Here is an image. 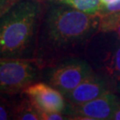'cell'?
Wrapping results in <instances>:
<instances>
[{
	"instance_id": "cell-18",
	"label": "cell",
	"mask_w": 120,
	"mask_h": 120,
	"mask_svg": "<svg viewBox=\"0 0 120 120\" xmlns=\"http://www.w3.org/2000/svg\"><path fill=\"white\" fill-rule=\"evenodd\" d=\"M41 1H42V0H41Z\"/></svg>"
},
{
	"instance_id": "cell-6",
	"label": "cell",
	"mask_w": 120,
	"mask_h": 120,
	"mask_svg": "<svg viewBox=\"0 0 120 120\" xmlns=\"http://www.w3.org/2000/svg\"><path fill=\"white\" fill-rule=\"evenodd\" d=\"M33 103L38 112H62L66 108V99L60 91L43 82L33 83L22 92ZM40 115V114H39Z\"/></svg>"
},
{
	"instance_id": "cell-16",
	"label": "cell",
	"mask_w": 120,
	"mask_h": 120,
	"mask_svg": "<svg viewBox=\"0 0 120 120\" xmlns=\"http://www.w3.org/2000/svg\"><path fill=\"white\" fill-rule=\"evenodd\" d=\"M116 31V33L118 34V36L120 37V22L117 23V25H116V30H115Z\"/></svg>"
},
{
	"instance_id": "cell-17",
	"label": "cell",
	"mask_w": 120,
	"mask_h": 120,
	"mask_svg": "<svg viewBox=\"0 0 120 120\" xmlns=\"http://www.w3.org/2000/svg\"><path fill=\"white\" fill-rule=\"evenodd\" d=\"M116 0H101L102 4H109V3H113Z\"/></svg>"
},
{
	"instance_id": "cell-2",
	"label": "cell",
	"mask_w": 120,
	"mask_h": 120,
	"mask_svg": "<svg viewBox=\"0 0 120 120\" xmlns=\"http://www.w3.org/2000/svg\"><path fill=\"white\" fill-rule=\"evenodd\" d=\"M41 0H16L0 15V58H36Z\"/></svg>"
},
{
	"instance_id": "cell-14",
	"label": "cell",
	"mask_w": 120,
	"mask_h": 120,
	"mask_svg": "<svg viewBox=\"0 0 120 120\" xmlns=\"http://www.w3.org/2000/svg\"><path fill=\"white\" fill-rule=\"evenodd\" d=\"M16 0H0V15L5 12Z\"/></svg>"
},
{
	"instance_id": "cell-13",
	"label": "cell",
	"mask_w": 120,
	"mask_h": 120,
	"mask_svg": "<svg viewBox=\"0 0 120 120\" xmlns=\"http://www.w3.org/2000/svg\"><path fill=\"white\" fill-rule=\"evenodd\" d=\"M40 118L42 120H60L65 117L61 112L57 111H43L40 112Z\"/></svg>"
},
{
	"instance_id": "cell-9",
	"label": "cell",
	"mask_w": 120,
	"mask_h": 120,
	"mask_svg": "<svg viewBox=\"0 0 120 120\" xmlns=\"http://www.w3.org/2000/svg\"><path fill=\"white\" fill-rule=\"evenodd\" d=\"M55 4H62L70 6L83 13L97 15L101 8V0H49Z\"/></svg>"
},
{
	"instance_id": "cell-7",
	"label": "cell",
	"mask_w": 120,
	"mask_h": 120,
	"mask_svg": "<svg viewBox=\"0 0 120 120\" xmlns=\"http://www.w3.org/2000/svg\"><path fill=\"white\" fill-rule=\"evenodd\" d=\"M106 92H108V88L104 80L93 74L76 88L66 94L64 97L70 105H77L98 98Z\"/></svg>"
},
{
	"instance_id": "cell-1",
	"label": "cell",
	"mask_w": 120,
	"mask_h": 120,
	"mask_svg": "<svg viewBox=\"0 0 120 120\" xmlns=\"http://www.w3.org/2000/svg\"><path fill=\"white\" fill-rule=\"evenodd\" d=\"M99 14H87L62 4L52 6L39 28L36 58L75 48L99 30Z\"/></svg>"
},
{
	"instance_id": "cell-12",
	"label": "cell",
	"mask_w": 120,
	"mask_h": 120,
	"mask_svg": "<svg viewBox=\"0 0 120 120\" xmlns=\"http://www.w3.org/2000/svg\"><path fill=\"white\" fill-rule=\"evenodd\" d=\"M114 13H120V0H116L115 2L109 3V4H102L99 15Z\"/></svg>"
},
{
	"instance_id": "cell-5",
	"label": "cell",
	"mask_w": 120,
	"mask_h": 120,
	"mask_svg": "<svg viewBox=\"0 0 120 120\" xmlns=\"http://www.w3.org/2000/svg\"><path fill=\"white\" fill-rule=\"evenodd\" d=\"M118 107L119 104L116 96L108 91L90 101L71 105L70 113L75 118L79 119H111Z\"/></svg>"
},
{
	"instance_id": "cell-3",
	"label": "cell",
	"mask_w": 120,
	"mask_h": 120,
	"mask_svg": "<svg viewBox=\"0 0 120 120\" xmlns=\"http://www.w3.org/2000/svg\"><path fill=\"white\" fill-rule=\"evenodd\" d=\"M42 61L38 58H0V94H22L38 79Z\"/></svg>"
},
{
	"instance_id": "cell-4",
	"label": "cell",
	"mask_w": 120,
	"mask_h": 120,
	"mask_svg": "<svg viewBox=\"0 0 120 120\" xmlns=\"http://www.w3.org/2000/svg\"><path fill=\"white\" fill-rule=\"evenodd\" d=\"M91 75H93V70L85 60L79 59L65 60L52 70L49 85L65 95Z\"/></svg>"
},
{
	"instance_id": "cell-8",
	"label": "cell",
	"mask_w": 120,
	"mask_h": 120,
	"mask_svg": "<svg viewBox=\"0 0 120 120\" xmlns=\"http://www.w3.org/2000/svg\"><path fill=\"white\" fill-rule=\"evenodd\" d=\"M13 119L39 120L41 118L37 108L25 95L16 103H13Z\"/></svg>"
},
{
	"instance_id": "cell-11",
	"label": "cell",
	"mask_w": 120,
	"mask_h": 120,
	"mask_svg": "<svg viewBox=\"0 0 120 120\" xmlns=\"http://www.w3.org/2000/svg\"><path fill=\"white\" fill-rule=\"evenodd\" d=\"M13 119V103L0 94V120Z\"/></svg>"
},
{
	"instance_id": "cell-10",
	"label": "cell",
	"mask_w": 120,
	"mask_h": 120,
	"mask_svg": "<svg viewBox=\"0 0 120 120\" xmlns=\"http://www.w3.org/2000/svg\"><path fill=\"white\" fill-rule=\"evenodd\" d=\"M105 68L112 78L120 82V41L116 43L114 50L109 53Z\"/></svg>"
},
{
	"instance_id": "cell-15",
	"label": "cell",
	"mask_w": 120,
	"mask_h": 120,
	"mask_svg": "<svg viewBox=\"0 0 120 120\" xmlns=\"http://www.w3.org/2000/svg\"><path fill=\"white\" fill-rule=\"evenodd\" d=\"M111 119H115V120H120V106L117 108V109H116L115 113H114V115L112 116V118Z\"/></svg>"
}]
</instances>
